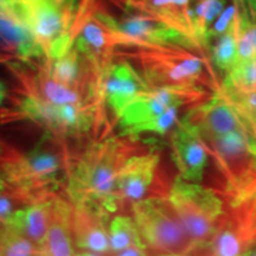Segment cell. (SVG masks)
Listing matches in <instances>:
<instances>
[{
    "instance_id": "6da1fadb",
    "label": "cell",
    "mask_w": 256,
    "mask_h": 256,
    "mask_svg": "<svg viewBox=\"0 0 256 256\" xmlns=\"http://www.w3.org/2000/svg\"><path fill=\"white\" fill-rule=\"evenodd\" d=\"M140 152L136 138L121 136L90 144L70 158L66 170V194L72 203L92 202L108 212L119 208L115 186L120 170L133 154Z\"/></svg>"
},
{
    "instance_id": "7a4b0ae2",
    "label": "cell",
    "mask_w": 256,
    "mask_h": 256,
    "mask_svg": "<svg viewBox=\"0 0 256 256\" xmlns=\"http://www.w3.org/2000/svg\"><path fill=\"white\" fill-rule=\"evenodd\" d=\"M114 58L130 62L150 87L206 88L218 90L208 56L180 44H144L118 48Z\"/></svg>"
},
{
    "instance_id": "3957f363",
    "label": "cell",
    "mask_w": 256,
    "mask_h": 256,
    "mask_svg": "<svg viewBox=\"0 0 256 256\" xmlns=\"http://www.w3.org/2000/svg\"><path fill=\"white\" fill-rule=\"evenodd\" d=\"M95 0H12L8 6L48 60L68 51L78 40Z\"/></svg>"
},
{
    "instance_id": "277c9868",
    "label": "cell",
    "mask_w": 256,
    "mask_h": 256,
    "mask_svg": "<svg viewBox=\"0 0 256 256\" xmlns=\"http://www.w3.org/2000/svg\"><path fill=\"white\" fill-rule=\"evenodd\" d=\"M62 166L55 153L40 147L20 152L0 142V176L23 206L55 194Z\"/></svg>"
},
{
    "instance_id": "5b68a950",
    "label": "cell",
    "mask_w": 256,
    "mask_h": 256,
    "mask_svg": "<svg viewBox=\"0 0 256 256\" xmlns=\"http://www.w3.org/2000/svg\"><path fill=\"white\" fill-rule=\"evenodd\" d=\"M168 200L194 244V252L206 250L218 229L224 203L217 192L178 177Z\"/></svg>"
},
{
    "instance_id": "8992f818",
    "label": "cell",
    "mask_w": 256,
    "mask_h": 256,
    "mask_svg": "<svg viewBox=\"0 0 256 256\" xmlns=\"http://www.w3.org/2000/svg\"><path fill=\"white\" fill-rule=\"evenodd\" d=\"M222 218L208 256H247L256 249V179L223 200Z\"/></svg>"
},
{
    "instance_id": "52a82bcc",
    "label": "cell",
    "mask_w": 256,
    "mask_h": 256,
    "mask_svg": "<svg viewBox=\"0 0 256 256\" xmlns=\"http://www.w3.org/2000/svg\"><path fill=\"white\" fill-rule=\"evenodd\" d=\"M133 220L146 247L162 254H190L194 244L168 198L152 197L133 203Z\"/></svg>"
},
{
    "instance_id": "ba28073f",
    "label": "cell",
    "mask_w": 256,
    "mask_h": 256,
    "mask_svg": "<svg viewBox=\"0 0 256 256\" xmlns=\"http://www.w3.org/2000/svg\"><path fill=\"white\" fill-rule=\"evenodd\" d=\"M202 139V138H200ZM220 176V196L226 200L256 179V144L240 134L202 139Z\"/></svg>"
},
{
    "instance_id": "9c48e42d",
    "label": "cell",
    "mask_w": 256,
    "mask_h": 256,
    "mask_svg": "<svg viewBox=\"0 0 256 256\" xmlns=\"http://www.w3.org/2000/svg\"><path fill=\"white\" fill-rule=\"evenodd\" d=\"M182 121L194 127L202 139L240 134L256 144L255 121L218 92L212 94L209 100L194 106Z\"/></svg>"
},
{
    "instance_id": "30bf717a",
    "label": "cell",
    "mask_w": 256,
    "mask_h": 256,
    "mask_svg": "<svg viewBox=\"0 0 256 256\" xmlns=\"http://www.w3.org/2000/svg\"><path fill=\"white\" fill-rule=\"evenodd\" d=\"M210 92L206 88L151 87L127 106L119 118L124 130L151 121L168 108L185 104H198L209 100Z\"/></svg>"
},
{
    "instance_id": "8fae6325",
    "label": "cell",
    "mask_w": 256,
    "mask_h": 256,
    "mask_svg": "<svg viewBox=\"0 0 256 256\" xmlns=\"http://www.w3.org/2000/svg\"><path fill=\"white\" fill-rule=\"evenodd\" d=\"M116 60L107 66L102 76L101 98L102 104L107 106L119 120L127 106L151 87L130 62Z\"/></svg>"
},
{
    "instance_id": "7c38bea8",
    "label": "cell",
    "mask_w": 256,
    "mask_h": 256,
    "mask_svg": "<svg viewBox=\"0 0 256 256\" xmlns=\"http://www.w3.org/2000/svg\"><path fill=\"white\" fill-rule=\"evenodd\" d=\"M72 206V236L78 248L95 252L110 250L108 211L100 204L78 202Z\"/></svg>"
},
{
    "instance_id": "4fadbf2b",
    "label": "cell",
    "mask_w": 256,
    "mask_h": 256,
    "mask_svg": "<svg viewBox=\"0 0 256 256\" xmlns=\"http://www.w3.org/2000/svg\"><path fill=\"white\" fill-rule=\"evenodd\" d=\"M172 160L178 168L179 177L191 183H200L208 162V152L194 127L178 122L171 136Z\"/></svg>"
},
{
    "instance_id": "5bb4252c",
    "label": "cell",
    "mask_w": 256,
    "mask_h": 256,
    "mask_svg": "<svg viewBox=\"0 0 256 256\" xmlns=\"http://www.w3.org/2000/svg\"><path fill=\"white\" fill-rule=\"evenodd\" d=\"M160 156L154 150L138 152L127 159L120 170L115 186L119 206L126 202L140 200L152 185Z\"/></svg>"
},
{
    "instance_id": "9a60e30c",
    "label": "cell",
    "mask_w": 256,
    "mask_h": 256,
    "mask_svg": "<svg viewBox=\"0 0 256 256\" xmlns=\"http://www.w3.org/2000/svg\"><path fill=\"white\" fill-rule=\"evenodd\" d=\"M124 5L127 12L147 16L180 32L202 50L194 30L191 0H124Z\"/></svg>"
},
{
    "instance_id": "2e32d148",
    "label": "cell",
    "mask_w": 256,
    "mask_h": 256,
    "mask_svg": "<svg viewBox=\"0 0 256 256\" xmlns=\"http://www.w3.org/2000/svg\"><path fill=\"white\" fill-rule=\"evenodd\" d=\"M72 206L63 197L52 196L50 220L42 250L46 256H75L72 247Z\"/></svg>"
},
{
    "instance_id": "e0dca14e",
    "label": "cell",
    "mask_w": 256,
    "mask_h": 256,
    "mask_svg": "<svg viewBox=\"0 0 256 256\" xmlns=\"http://www.w3.org/2000/svg\"><path fill=\"white\" fill-rule=\"evenodd\" d=\"M54 194L18 208L4 226L16 230L42 248L49 226L51 200Z\"/></svg>"
},
{
    "instance_id": "ac0fdd59",
    "label": "cell",
    "mask_w": 256,
    "mask_h": 256,
    "mask_svg": "<svg viewBox=\"0 0 256 256\" xmlns=\"http://www.w3.org/2000/svg\"><path fill=\"white\" fill-rule=\"evenodd\" d=\"M226 0H198V4L194 8V30L202 50L206 54L210 50L208 40L210 28L217 16L222 14Z\"/></svg>"
},
{
    "instance_id": "d6986e66",
    "label": "cell",
    "mask_w": 256,
    "mask_h": 256,
    "mask_svg": "<svg viewBox=\"0 0 256 256\" xmlns=\"http://www.w3.org/2000/svg\"><path fill=\"white\" fill-rule=\"evenodd\" d=\"M110 250L122 252L127 248L142 247L146 248L136 224L133 218L127 216H116L110 224Z\"/></svg>"
},
{
    "instance_id": "ffe728a7",
    "label": "cell",
    "mask_w": 256,
    "mask_h": 256,
    "mask_svg": "<svg viewBox=\"0 0 256 256\" xmlns=\"http://www.w3.org/2000/svg\"><path fill=\"white\" fill-rule=\"evenodd\" d=\"M241 8L232 23L230 24L222 36L217 38V43L212 48V60L220 72H228L235 64L236 55H238V30Z\"/></svg>"
},
{
    "instance_id": "44dd1931",
    "label": "cell",
    "mask_w": 256,
    "mask_h": 256,
    "mask_svg": "<svg viewBox=\"0 0 256 256\" xmlns=\"http://www.w3.org/2000/svg\"><path fill=\"white\" fill-rule=\"evenodd\" d=\"M43 254L40 246L16 230L4 226L0 232V256H40Z\"/></svg>"
},
{
    "instance_id": "7402d4cb",
    "label": "cell",
    "mask_w": 256,
    "mask_h": 256,
    "mask_svg": "<svg viewBox=\"0 0 256 256\" xmlns=\"http://www.w3.org/2000/svg\"><path fill=\"white\" fill-rule=\"evenodd\" d=\"M220 87L238 92L256 90V55L247 62L234 66L232 70L226 74Z\"/></svg>"
},
{
    "instance_id": "603a6c76",
    "label": "cell",
    "mask_w": 256,
    "mask_h": 256,
    "mask_svg": "<svg viewBox=\"0 0 256 256\" xmlns=\"http://www.w3.org/2000/svg\"><path fill=\"white\" fill-rule=\"evenodd\" d=\"M256 55V22L247 14H240L238 30V55L234 66L244 63Z\"/></svg>"
},
{
    "instance_id": "cb8c5ba5",
    "label": "cell",
    "mask_w": 256,
    "mask_h": 256,
    "mask_svg": "<svg viewBox=\"0 0 256 256\" xmlns=\"http://www.w3.org/2000/svg\"><path fill=\"white\" fill-rule=\"evenodd\" d=\"M179 107H171L168 110L160 114L159 116L154 118L151 121H147L145 124H138V126L130 127L124 130L122 134L127 136L136 138L142 133H156L159 136H164L168 132L172 124L177 122V114Z\"/></svg>"
},
{
    "instance_id": "d4e9b609",
    "label": "cell",
    "mask_w": 256,
    "mask_h": 256,
    "mask_svg": "<svg viewBox=\"0 0 256 256\" xmlns=\"http://www.w3.org/2000/svg\"><path fill=\"white\" fill-rule=\"evenodd\" d=\"M217 92L256 122V90L238 92L220 87Z\"/></svg>"
},
{
    "instance_id": "484cf974",
    "label": "cell",
    "mask_w": 256,
    "mask_h": 256,
    "mask_svg": "<svg viewBox=\"0 0 256 256\" xmlns=\"http://www.w3.org/2000/svg\"><path fill=\"white\" fill-rule=\"evenodd\" d=\"M16 204H22V202L0 176V224L4 226L12 214L17 210Z\"/></svg>"
},
{
    "instance_id": "4316f807",
    "label": "cell",
    "mask_w": 256,
    "mask_h": 256,
    "mask_svg": "<svg viewBox=\"0 0 256 256\" xmlns=\"http://www.w3.org/2000/svg\"><path fill=\"white\" fill-rule=\"evenodd\" d=\"M240 12V5L236 0H234V4L229 6L228 8L222 11V14L218 16V19L214 23L212 26L210 28L209 34H208V40H209V44L211 40H215V38H218L222 36V34L228 30L230 24L232 23V20L235 19L236 16Z\"/></svg>"
},
{
    "instance_id": "83f0119b",
    "label": "cell",
    "mask_w": 256,
    "mask_h": 256,
    "mask_svg": "<svg viewBox=\"0 0 256 256\" xmlns=\"http://www.w3.org/2000/svg\"><path fill=\"white\" fill-rule=\"evenodd\" d=\"M146 248H142V247H132V248H127L124 250L120 252V254H118L116 256H146Z\"/></svg>"
},
{
    "instance_id": "f1b7e54d",
    "label": "cell",
    "mask_w": 256,
    "mask_h": 256,
    "mask_svg": "<svg viewBox=\"0 0 256 256\" xmlns=\"http://www.w3.org/2000/svg\"><path fill=\"white\" fill-rule=\"evenodd\" d=\"M6 98H8V89H6L4 83L0 82V104L5 101Z\"/></svg>"
},
{
    "instance_id": "f546056e",
    "label": "cell",
    "mask_w": 256,
    "mask_h": 256,
    "mask_svg": "<svg viewBox=\"0 0 256 256\" xmlns=\"http://www.w3.org/2000/svg\"><path fill=\"white\" fill-rule=\"evenodd\" d=\"M12 0H0V8H6L8 6L11 4Z\"/></svg>"
},
{
    "instance_id": "4dcf8cb0",
    "label": "cell",
    "mask_w": 256,
    "mask_h": 256,
    "mask_svg": "<svg viewBox=\"0 0 256 256\" xmlns=\"http://www.w3.org/2000/svg\"><path fill=\"white\" fill-rule=\"evenodd\" d=\"M160 256H188V254H162Z\"/></svg>"
},
{
    "instance_id": "1f68e13d",
    "label": "cell",
    "mask_w": 256,
    "mask_h": 256,
    "mask_svg": "<svg viewBox=\"0 0 256 256\" xmlns=\"http://www.w3.org/2000/svg\"><path fill=\"white\" fill-rule=\"evenodd\" d=\"M75 256H98V255L90 254V252H82V254H78V255H75Z\"/></svg>"
},
{
    "instance_id": "d6a6232c",
    "label": "cell",
    "mask_w": 256,
    "mask_h": 256,
    "mask_svg": "<svg viewBox=\"0 0 256 256\" xmlns=\"http://www.w3.org/2000/svg\"><path fill=\"white\" fill-rule=\"evenodd\" d=\"M247 256H256V249H255V250H252V252H249Z\"/></svg>"
},
{
    "instance_id": "836d02e7",
    "label": "cell",
    "mask_w": 256,
    "mask_h": 256,
    "mask_svg": "<svg viewBox=\"0 0 256 256\" xmlns=\"http://www.w3.org/2000/svg\"><path fill=\"white\" fill-rule=\"evenodd\" d=\"M40 256H46V255H44V254H43V255H40Z\"/></svg>"
}]
</instances>
